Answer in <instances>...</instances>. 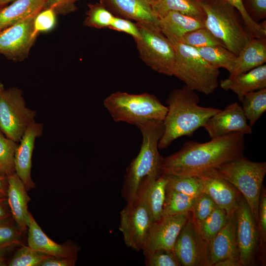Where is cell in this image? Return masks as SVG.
Segmentation results:
<instances>
[{
	"label": "cell",
	"instance_id": "1",
	"mask_svg": "<svg viewBox=\"0 0 266 266\" xmlns=\"http://www.w3.org/2000/svg\"><path fill=\"white\" fill-rule=\"evenodd\" d=\"M245 135L233 133L205 143L185 142L176 152L162 158L161 174L199 176L243 155Z\"/></svg>",
	"mask_w": 266,
	"mask_h": 266
},
{
	"label": "cell",
	"instance_id": "2",
	"mask_svg": "<svg viewBox=\"0 0 266 266\" xmlns=\"http://www.w3.org/2000/svg\"><path fill=\"white\" fill-rule=\"evenodd\" d=\"M199 102L198 94L186 85L169 93L166 101L167 111L163 121L164 133L158 143L159 149L166 148L180 137L191 136L221 110L200 106Z\"/></svg>",
	"mask_w": 266,
	"mask_h": 266
},
{
	"label": "cell",
	"instance_id": "3",
	"mask_svg": "<svg viewBox=\"0 0 266 266\" xmlns=\"http://www.w3.org/2000/svg\"><path fill=\"white\" fill-rule=\"evenodd\" d=\"M142 141L137 156L127 168L121 194L127 203L133 202L138 186L145 178L156 179L161 175L162 157L158 143L164 133L162 121H150L136 126Z\"/></svg>",
	"mask_w": 266,
	"mask_h": 266
},
{
	"label": "cell",
	"instance_id": "4",
	"mask_svg": "<svg viewBox=\"0 0 266 266\" xmlns=\"http://www.w3.org/2000/svg\"><path fill=\"white\" fill-rule=\"evenodd\" d=\"M205 14L204 26L225 47L237 56L253 37L238 11L224 0H199Z\"/></svg>",
	"mask_w": 266,
	"mask_h": 266
},
{
	"label": "cell",
	"instance_id": "5",
	"mask_svg": "<svg viewBox=\"0 0 266 266\" xmlns=\"http://www.w3.org/2000/svg\"><path fill=\"white\" fill-rule=\"evenodd\" d=\"M103 105L115 122L136 126L150 121H163L167 111L156 96L147 93L116 92L104 99Z\"/></svg>",
	"mask_w": 266,
	"mask_h": 266
},
{
	"label": "cell",
	"instance_id": "6",
	"mask_svg": "<svg viewBox=\"0 0 266 266\" xmlns=\"http://www.w3.org/2000/svg\"><path fill=\"white\" fill-rule=\"evenodd\" d=\"M169 40L176 53L173 76L195 91L206 95L212 94L219 85V69L210 65L200 55L196 48L179 40Z\"/></svg>",
	"mask_w": 266,
	"mask_h": 266
},
{
	"label": "cell",
	"instance_id": "7",
	"mask_svg": "<svg viewBox=\"0 0 266 266\" xmlns=\"http://www.w3.org/2000/svg\"><path fill=\"white\" fill-rule=\"evenodd\" d=\"M212 170L242 194L257 222L266 163L253 162L242 155Z\"/></svg>",
	"mask_w": 266,
	"mask_h": 266
},
{
	"label": "cell",
	"instance_id": "8",
	"mask_svg": "<svg viewBox=\"0 0 266 266\" xmlns=\"http://www.w3.org/2000/svg\"><path fill=\"white\" fill-rule=\"evenodd\" d=\"M140 37L134 39L140 58L153 70L173 76L176 62L174 47L161 31L137 23Z\"/></svg>",
	"mask_w": 266,
	"mask_h": 266
},
{
	"label": "cell",
	"instance_id": "9",
	"mask_svg": "<svg viewBox=\"0 0 266 266\" xmlns=\"http://www.w3.org/2000/svg\"><path fill=\"white\" fill-rule=\"evenodd\" d=\"M36 115L26 106L20 89L11 87L0 93V130L8 138L19 142Z\"/></svg>",
	"mask_w": 266,
	"mask_h": 266
},
{
	"label": "cell",
	"instance_id": "10",
	"mask_svg": "<svg viewBox=\"0 0 266 266\" xmlns=\"http://www.w3.org/2000/svg\"><path fill=\"white\" fill-rule=\"evenodd\" d=\"M173 252L180 266H211L209 244L193 216L189 215L179 233Z\"/></svg>",
	"mask_w": 266,
	"mask_h": 266
},
{
	"label": "cell",
	"instance_id": "11",
	"mask_svg": "<svg viewBox=\"0 0 266 266\" xmlns=\"http://www.w3.org/2000/svg\"><path fill=\"white\" fill-rule=\"evenodd\" d=\"M152 222L149 211L142 203L137 200L127 203L120 212L119 228L125 245L136 251L142 250Z\"/></svg>",
	"mask_w": 266,
	"mask_h": 266
},
{
	"label": "cell",
	"instance_id": "12",
	"mask_svg": "<svg viewBox=\"0 0 266 266\" xmlns=\"http://www.w3.org/2000/svg\"><path fill=\"white\" fill-rule=\"evenodd\" d=\"M35 17L17 22L0 32V54L17 62L28 57L38 35L33 27Z\"/></svg>",
	"mask_w": 266,
	"mask_h": 266
},
{
	"label": "cell",
	"instance_id": "13",
	"mask_svg": "<svg viewBox=\"0 0 266 266\" xmlns=\"http://www.w3.org/2000/svg\"><path fill=\"white\" fill-rule=\"evenodd\" d=\"M190 213L162 217L152 222L142 250L145 254L158 250L173 251V247Z\"/></svg>",
	"mask_w": 266,
	"mask_h": 266
},
{
	"label": "cell",
	"instance_id": "14",
	"mask_svg": "<svg viewBox=\"0 0 266 266\" xmlns=\"http://www.w3.org/2000/svg\"><path fill=\"white\" fill-rule=\"evenodd\" d=\"M235 214L239 260L241 266H248L251 263L259 238L256 222L243 199L239 198Z\"/></svg>",
	"mask_w": 266,
	"mask_h": 266
},
{
	"label": "cell",
	"instance_id": "15",
	"mask_svg": "<svg viewBox=\"0 0 266 266\" xmlns=\"http://www.w3.org/2000/svg\"><path fill=\"white\" fill-rule=\"evenodd\" d=\"M211 139L220 137L233 133L245 134L252 133L242 107L236 102L211 116L203 127Z\"/></svg>",
	"mask_w": 266,
	"mask_h": 266
},
{
	"label": "cell",
	"instance_id": "16",
	"mask_svg": "<svg viewBox=\"0 0 266 266\" xmlns=\"http://www.w3.org/2000/svg\"><path fill=\"white\" fill-rule=\"evenodd\" d=\"M42 124L32 122L27 128L16 149L14 157L15 172L29 191L34 188L35 184L31 177L32 158L37 137L41 135Z\"/></svg>",
	"mask_w": 266,
	"mask_h": 266
},
{
	"label": "cell",
	"instance_id": "17",
	"mask_svg": "<svg viewBox=\"0 0 266 266\" xmlns=\"http://www.w3.org/2000/svg\"><path fill=\"white\" fill-rule=\"evenodd\" d=\"M198 177L201 179L202 193L208 195L228 216L235 211L240 197L238 191L231 184L213 170Z\"/></svg>",
	"mask_w": 266,
	"mask_h": 266
},
{
	"label": "cell",
	"instance_id": "18",
	"mask_svg": "<svg viewBox=\"0 0 266 266\" xmlns=\"http://www.w3.org/2000/svg\"><path fill=\"white\" fill-rule=\"evenodd\" d=\"M28 244L34 250L55 257L77 258L79 248L73 242L60 244L50 239L30 213Z\"/></svg>",
	"mask_w": 266,
	"mask_h": 266
},
{
	"label": "cell",
	"instance_id": "19",
	"mask_svg": "<svg viewBox=\"0 0 266 266\" xmlns=\"http://www.w3.org/2000/svg\"><path fill=\"white\" fill-rule=\"evenodd\" d=\"M7 200L12 217L22 232L28 230L30 213L28 204L31 199L26 187L15 172L7 176Z\"/></svg>",
	"mask_w": 266,
	"mask_h": 266
},
{
	"label": "cell",
	"instance_id": "20",
	"mask_svg": "<svg viewBox=\"0 0 266 266\" xmlns=\"http://www.w3.org/2000/svg\"><path fill=\"white\" fill-rule=\"evenodd\" d=\"M167 182L166 175L162 174L156 179L144 178L137 188L134 200L147 207L153 222L162 217Z\"/></svg>",
	"mask_w": 266,
	"mask_h": 266
},
{
	"label": "cell",
	"instance_id": "21",
	"mask_svg": "<svg viewBox=\"0 0 266 266\" xmlns=\"http://www.w3.org/2000/svg\"><path fill=\"white\" fill-rule=\"evenodd\" d=\"M235 211L228 216L225 225L209 243L211 266L227 258L239 259Z\"/></svg>",
	"mask_w": 266,
	"mask_h": 266
},
{
	"label": "cell",
	"instance_id": "22",
	"mask_svg": "<svg viewBox=\"0 0 266 266\" xmlns=\"http://www.w3.org/2000/svg\"><path fill=\"white\" fill-rule=\"evenodd\" d=\"M221 88L235 93L241 102L248 93L266 88V65L264 64L247 72L221 80Z\"/></svg>",
	"mask_w": 266,
	"mask_h": 266
},
{
	"label": "cell",
	"instance_id": "23",
	"mask_svg": "<svg viewBox=\"0 0 266 266\" xmlns=\"http://www.w3.org/2000/svg\"><path fill=\"white\" fill-rule=\"evenodd\" d=\"M106 0L123 16L161 30L160 19L153 7L155 0Z\"/></svg>",
	"mask_w": 266,
	"mask_h": 266
},
{
	"label": "cell",
	"instance_id": "24",
	"mask_svg": "<svg viewBox=\"0 0 266 266\" xmlns=\"http://www.w3.org/2000/svg\"><path fill=\"white\" fill-rule=\"evenodd\" d=\"M266 62V38L253 37L236 56L230 76L247 72Z\"/></svg>",
	"mask_w": 266,
	"mask_h": 266
},
{
	"label": "cell",
	"instance_id": "25",
	"mask_svg": "<svg viewBox=\"0 0 266 266\" xmlns=\"http://www.w3.org/2000/svg\"><path fill=\"white\" fill-rule=\"evenodd\" d=\"M46 0H15L0 9V32L29 18L36 16L44 7Z\"/></svg>",
	"mask_w": 266,
	"mask_h": 266
},
{
	"label": "cell",
	"instance_id": "26",
	"mask_svg": "<svg viewBox=\"0 0 266 266\" xmlns=\"http://www.w3.org/2000/svg\"><path fill=\"white\" fill-rule=\"evenodd\" d=\"M204 27V20L174 11L160 19L161 31L169 40H179L186 33Z\"/></svg>",
	"mask_w": 266,
	"mask_h": 266
},
{
	"label": "cell",
	"instance_id": "27",
	"mask_svg": "<svg viewBox=\"0 0 266 266\" xmlns=\"http://www.w3.org/2000/svg\"><path fill=\"white\" fill-rule=\"evenodd\" d=\"M153 7L160 19L170 11L179 12L203 20L205 18L199 0H155Z\"/></svg>",
	"mask_w": 266,
	"mask_h": 266
},
{
	"label": "cell",
	"instance_id": "28",
	"mask_svg": "<svg viewBox=\"0 0 266 266\" xmlns=\"http://www.w3.org/2000/svg\"><path fill=\"white\" fill-rule=\"evenodd\" d=\"M200 55L213 67L224 68L229 73L233 70L236 56L222 46H212L196 48Z\"/></svg>",
	"mask_w": 266,
	"mask_h": 266
},
{
	"label": "cell",
	"instance_id": "29",
	"mask_svg": "<svg viewBox=\"0 0 266 266\" xmlns=\"http://www.w3.org/2000/svg\"><path fill=\"white\" fill-rule=\"evenodd\" d=\"M195 199V198L166 188L162 217L190 213Z\"/></svg>",
	"mask_w": 266,
	"mask_h": 266
},
{
	"label": "cell",
	"instance_id": "30",
	"mask_svg": "<svg viewBox=\"0 0 266 266\" xmlns=\"http://www.w3.org/2000/svg\"><path fill=\"white\" fill-rule=\"evenodd\" d=\"M241 102L243 113L252 127L266 110V88L247 93Z\"/></svg>",
	"mask_w": 266,
	"mask_h": 266
},
{
	"label": "cell",
	"instance_id": "31",
	"mask_svg": "<svg viewBox=\"0 0 266 266\" xmlns=\"http://www.w3.org/2000/svg\"><path fill=\"white\" fill-rule=\"evenodd\" d=\"M228 218L226 211L217 205L203 221L197 224L200 233L209 244L225 225Z\"/></svg>",
	"mask_w": 266,
	"mask_h": 266
},
{
	"label": "cell",
	"instance_id": "32",
	"mask_svg": "<svg viewBox=\"0 0 266 266\" xmlns=\"http://www.w3.org/2000/svg\"><path fill=\"white\" fill-rule=\"evenodd\" d=\"M166 188L196 198L202 193L201 179L198 176L166 175Z\"/></svg>",
	"mask_w": 266,
	"mask_h": 266
},
{
	"label": "cell",
	"instance_id": "33",
	"mask_svg": "<svg viewBox=\"0 0 266 266\" xmlns=\"http://www.w3.org/2000/svg\"><path fill=\"white\" fill-rule=\"evenodd\" d=\"M17 142L6 137L0 130V173L8 176L15 172L14 157Z\"/></svg>",
	"mask_w": 266,
	"mask_h": 266
},
{
	"label": "cell",
	"instance_id": "34",
	"mask_svg": "<svg viewBox=\"0 0 266 266\" xmlns=\"http://www.w3.org/2000/svg\"><path fill=\"white\" fill-rule=\"evenodd\" d=\"M179 40L195 48L212 46H222L225 47L224 44L205 27L186 33Z\"/></svg>",
	"mask_w": 266,
	"mask_h": 266
},
{
	"label": "cell",
	"instance_id": "35",
	"mask_svg": "<svg viewBox=\"0 0 266 266\" xmlns=\"http://www.w3.org/2000/svg\"><path fill=\"white\" fill-rule=\"evenodd\" d=\"M22 232L13 218L0 222V249L7 250L22 244Z\"/></svg>",
	"mask_w": 266,
	"mask_h": 266
},
{
	"label": "cell",
	"instance_id": "36",
	"mask_svg": "<svg viewBox=\"0 0 266 266\" xmlns=\"http://www.w3.org/2000/svg\"><path fill=\"white\" fill-rule=\"evenodd\" d=\"M50 257L33 249L29 246L22 245L7 262L9 266H40L42 262Z\"/></svg>",
	"mask_w": 266,
	"mask_h": 266
},
{
	"label": "cell",
	"instance_id": "37",
	"mask_svg": "<svg viewBox=\"0 0 266 266\" xmlns=\"http://www.w3.org/2000/svg\"><path fill=\"white\" fill-rule=\"evenodd\" d=\"M114 15L101 4H90L84 24L97 29L108 28Z\"/></svg>",
	"mask_w": 266,
	"mask_h": 266
},
{
	"label": "cell",
	"instance_id": "38",
	"mask_svg": "<svg viewBox=\"0 0 266 266\" xmlns=\"http://www.w3.org/2000/svg\"><path fill=\"white\" fill-rule=\"evenodd\" d=\"M234 6L240 14L245 26L254 37H266V22L265 20L262 23L254 21L246 13L241 0H224Z\"/></svg>",
	"mask_w": 266,
	"mask_h": 266
},
{
	"label": "cell",
	"instance_id": "39",
	"mask_svg": "<svg viewBox=\"0 0 266 266\" xmlns=\"http://www.w3.org/2000/svg\"><path fill=\"white\" fill-rule=\"evenodd\" d=\"M216 205L207 194L201 193L195 198L191 212L197 224L205 219L213 211Z\"/></svg>",
	"mask_w": 266,
	"mask_h": 266
},
{
	"label": "cell",
	"instance_id": "40",
	"mask_svg": "<svg viewBox=\"0 0 266 266\" xmlns=\"http://www.w3.org/2000/svg\"><path fill=\"white\" fill-rule=\"evenodd\" d=\"M147 266H180L173 251L158 250L143 254Z\"/></svg>",
	"mask_w": 266,
	"mask_h": 266
},
{
	"label": "cell",
	"instance_id": "41",
	"mask_svg": "<svg viewBox=\"0 0 266 266\" xmlns=\"http://www.w3.org/2000/svg\"><path fill=\"white\" fill-rule=\"evenodd\" d=\"M56 23V13L52 8L43 9L35 17L33 27L36 33L52 30Z\"/></svg>",
	"mask_w": 266,
	"mask_h": 266
},
{
	"label": "cell",
	"instance_id": "42",
	"mask_svg": "<svg viewBox=\"0 0 266 266\" xmlns=\"http://www.w3.org/2000/svg\"><path fill=\"white\" fill-rule=\"evenodd\" d=\"M243 7L249 16L259 23L266 18V0H241Z\"/></svg>",
	"mask_w": 266,
	"mask_h": 266
},
{
	"label": "cell",
	"instance_id": "43",
	"mask_svg": "<svg viewBox=\"0 0 266 266\" xmlns=\"http://www.w3.org/2000/svg\"><path fill=\"white\" fill-rule=\"evenodd\" d=\"M258 226H257L258 237L261 244L264 247L266 241V193L263 186L260 196L258 211Z\"/></svg>",
	"mask_w": 266,
	"mask_h": 266
},
{
	"label": "cell",
	"instance_id": "44",
	"mask_svg": "<svg viewBox=\"0 0 266 266\" xmlns=\"http://www.w3.org/2000/svg\"><path fill=\"white\" fill-rule=\"evenodd\" d=\"M108 28L126 33L132 36L134 39L140 37L139 29L136 25L126 19L114 17Z\"/></svg>",
	"mask_w": 266,
	"mask_h": 266
},
{
	"label": "cell",
	"instance_id": "45",
	"mask_svg": "<svg viewBox=\"0 0 266 266\" xmlns=\"http://www.w3.org/2000/svg\"><path fill=\"white\" fill-rule=\"evenodd\" d=\"M76 0H46L43 9L52 8L56 14H66L76 10Z\"/></svg>",
	"mask_w": 266,
	"mask_h": 266
},
{
	"label": "cell",
	"instance_id": "46",
	"mask_svg": "<svg viewBox=\"0 0 266 266\" xmlns=\"http://www.w3.org/2000/svg\"><path fill=\"white\" fill-rule=\"evenodd\" d=\"M77 258H69L50 256L45 259L40 266H74Z\"/></svg>",
	"mask_w": 266,
	"mask_h": 266
},
{
	"label": "cell",
	"instance_id": "47",
	"mask_svg": "<svg viewBox=\"0 0 266 266\" xmlns=\"http://www.w3.org/2000/svg\"><path fill=\"white\" fill-rule=\"evenodd\" d=\"M12 217L7 198L0 197V222Z\"/></svg>",
	"mask_w": 266,
	"mask_h": 266
},
{
	"label": "cell",
	"instance_id": "48",
	"mask_svg": "<svg viewBox=\"0 0 266 266\" xmlns=\"http://www.w3.org/2000/svg\"><path fill=\"white\" fill-rule=\"evenodd\" d=\"M238 258H227L222 259L215 263L213 266H240Z\"/></svg>",
	"mask_w": 266,
	"mask_h": 266
},
{
	"label": "cell",
	"instance_id": "49",
	"mask_svg": "<svg viewBox=\"0 0 266 266\" xmlns=\"http://www.w3.org/2000/svg\"><path fill=\"white\" fill-rule=\"evenodd\" d=\"M7 186V176L0 173V197H6Z\"/></svg>",
	"mask_w": 266,
	"mask_h": 266
},
{
	"label": "cell",
	"instance_id": "50",
	"mask_svg": "<svg viewBox=\"0 0 266 266\" xmlns=\"http://www.w3.org/2000/svg\"><path fill=\"white\" fill-rule=\"evenodd\" d=\"M6 250L0 249V266L7 265V259L6 257Z\"/></svg>",
	"mask_w": 266,
	"mask_h": 266
},
{
	"label": "cell",
	"instance_id": "51",
	"mask_svg": "<svg viewBox=\"0 0 266 266\" xmlns=\"http://www.w3.org/2000/svg\"><path fill=\"white\" fill-rule=\"evenodd\" d=\"M14 0H0V6L3 7L9 2H12Z\"/></svg>",
	"mask_w": 266,
	"mask_h": 266
},
{
	"label": "cell",
	"instance_id": "52",
	"mask_svg": "<svg viewBox=\"0 0 266 266\" xmlns=\"http://www.w3.org/2000/svg\"><path fill=\"white\" fill-rule=\"evenodd\" d=\"M4 85L0 81V93L2 92L4 90Z\"/></svg>",
	"mask_w": 266,
	"mask_h": 266
},
{
	"label": "cell",
	"instance_id": "53",
	"mask_svg": "<svg viewBox=\"0 0 266 266\" xmlns=\"http://www.w3.org/2000/svg\"><path fill=\"white\" fill-rule=\"evenodd\" d=\"M2 8V7H1V6H0V9L1 8Z\"/></svg>",
	"mask_w": 266,
	"mask_h": 266
},
{
	"label": "cell",
	"instance_id": "54",
	"mask_svg": "<svg viewBox=\"0 0 266 266\" xmlns=\"http://www.w3.org/2000/svg\"></svg>",
	"mask_w": 266,
	"mask_h": 266
}]
</instances>
